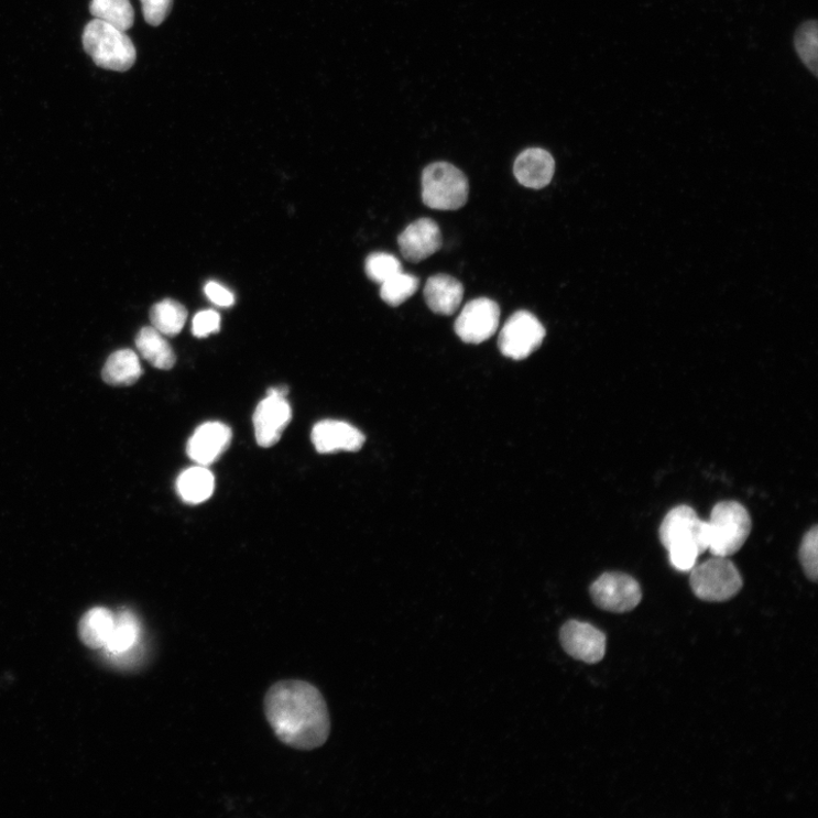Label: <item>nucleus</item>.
Masks as SVG:
<instances>
[{"label": "nucleus", "mask_w": 818, "mask_h": 818, "mask_svg": "<svg viewBox=\"0 0 818 818\" xmlns=\"http://www.w3.org/2000/svg\"><path fill=\"white\" fill-rule=\"evenodd\" d=\"M264 711L276 738L298 751H313L329 739L331 722L321 691L299 680L273 685L264 699Z\"/></svg>", "instance_id": "obj_1"}, {"label": "nucleus", "mask_w": 818, "mask_h": 818, "mask_svg": "<svg viewBox=\"0 0 818 818\" xmlns=\"http://www.w3.org/2000/svg\"><path fill=\"white\" fill-rule=\"evenodd\" d=\"M83 44L95 64L105 69L126 73L137 59L134 45L126 32L97 19L86 25Z\"/></svg>", "instance_id": "obj_2"}, {"label": "nucleus", "mask_w": 818, "mask_h": 818, "mask_svg": "<svg viewBox=\"0 0 818 818\" xmlns=\"http://www.w3.org/2000/svg\"><path fill=\"white\" fill-rule=\"evenodd\" d=\"M707 523L708 550L718 557H730L738 553L752 531L749 511L737 502H721L716 505Z\"/></svg>", "instance_id": "obj_3"}, {"label": "nucleus", "mask_w": 818, "mask_h": 818, "mask_svg": "<svg viewBox=\"0 0 818 818\" xmlns=\"http://www.w3.org/2000/svg\"><path fill=\"white\" fill-rule=\"evenodd\" d=\"M469 193L468 177L449 163H433L422 173V199L433 209H459L467 204Z\"/></svg>", "instance_id": "obj_4"}, {"label": "nucleus", "mask_w": 818, "mask_h": 818, "mask_svg": "<svg viewBox=\"0 0 818 818\" xmlns=\"http://www.w3.org/2000/svg\"><path fill=\"white\" fill-rule=\"evenodd\" d=\"M690 572L691 589L705 601H727L737 596L743 585L738 568L728 557L715 556L696 565Z\"/></svg>", "instance_id": "obj_5"}, {"label": "nucleus", "mask_w": 818, "mask_h": 818, "mask_svg": "<svg viewBox=\"0 0 818 818\" xmlns=\"http://www.w3.org/2000/svg\"><path fill=\"white\" fill-rule=\"evenodd\" d=\"M545 337L546 330L539 319L530 312L520 310L508 319L498 345L506 358L522 361L543 345Z\"/></svg>", "instance_id": "obj_6"}, {"label": "nucleus", "mask_w": 818, "mask_h": 818, "mask_svg": "<svg viewBox=\"0 0 818 818\" xmlns=\"http://www.w3.org/2000/svg\"><path fill=\"white\" fill-rule=\"evenodd\" d=\"M590 593L597 607L612 613H626L642 601L643 592L632 577L610 572L599 577L591 586Z\"/></svg>", "instance_id": "obj_7"}, {"label": "nucleus", "mask_w": 818, "mask_h": 818, "mask_svg": "<svg viewBox=\"0 0 818 818\" xmlns=\"http://www.w3.org/2000/svg\"><path fill=\"white\" fill-rule=\"evenodd\" d=\"M659 539L666 549L674 545L694 543L702 554L708 550V523L700 520L690 506L674 508L662 522Z\"/></svg>", "instance_id": "obj_8"}, {"label": "nucleus", "mask_w": 818, "mask_h": 818, "mask_svg": "<svg viewBox=\"0 0 818 818\" xmlns=\"http://www.w3.org/2000/svg\"><path fill=\"white\" fill-rule=\"evenodd\" d=\"M501 308L489 298H478L466 305L455 323V332L467 343L479 345L490 339L500 327Z\"/></svg>", "instance_id": "obj_9"}, {"label": "nucleus", "mask_w": 818, "mask_h": 818, "mask_svg": "<svg viewBox=\"0 0 818 818\" xmlns=\"http://www.w3.org/2000/svg\"><path fill=\"white\" fill-rule=\"evenodd\" d=\"M560 643L568 655L588 664L600 662L607 653V636L585 622H567L560 630Z\"/></svg>", "instance_id": "obj_10"}, {"label": "nucleus", "mask_w": 818, "mask_h": 818, "mask_svg": "<svg viewBox=\"0 0 818 818\" xmlns=\"http://www.w3.org/2000/svg\"><path fill=\"white\" fill-rule=\"evenodd\" d=\"M232 439V432L221 422H207L198 426L189 439L187 454L196 465L209 467L225 454Z\"/></svg>", "instance_id": "obj_11"}, {"label": "nucleus", "mask_w": 818, "mask_h": 818, "mask_svg": "<svg viewBox=\"0 0 818 818\" xmlns=\"http://www.w3.org/2000/svg\"><path fill=\"white\" fill-rule=\"evenodd\" d=\"M293 412L287 399L266 396L254 414L258 444L269 448L279 443L292 421Z\"/></svg>", "instance_id": "obj_12"}, {"label": "nucleus", "mask_w": 818, "mask_h": 818, "mask_svg": "<svg viewBox=\"0 0 818 818\" xmlns=\"http://www.w3.org/2000/svg\"><path fill=\"white\" fill-rule=\"evenodd\" d=\"M312 443L319 454L359 451L366 443V436L349 423L325 419L315 424Z\"/></svg>", "instance_id": "obj_13"}, {"label": "nucleus", "mask_w": 818, "mask_h": 818, "mask_svg": "<svg viewBox=\"0 0 818 818\" xmlns=\"http://www.w3.org/2000/svg\"><path fill=\"white\" fill-rule=\"evenodd\" d=\"M399 244L406 261L418 263L439 251L443 246L441 231L434 220L419 219L399 237Z\"/></svg>", "instance_id": "obj_14"}, {"label": "nucleus", "mask_w": 818, "mask_h": 818, "mask_svg": "<svg viewBox=\"0 0 818 818\" xmlns=\"http://www.w3.org/2000/svg\"><path fill=\"white\" fill-rule=\"evenodd\" d=\"M555 173L553 156L543 149L522 152L514 163L517 182L531 189H543L550 184Z\"/></svg>", "instance_id": "obj_15"}, {"label": "nucleus", "mask_w": 818, "mask_h": 818, "mask_svg": "<svg viewBox=\"0 0 818 818\" xmlns=\"http://www.w3.org/2000/svg\"><path fill=\"white\" fill-rule=\"evenodd\" d=\"M465 287L457 279L447 274L432 276L425 284L424 298L430 309L439 315L450 316L463 301Z\"/></svg>", "instance_id": "obj_16"}, {"label": "nucleus", "mask_w": 818, "mask_h": 818, "mask_svg": "<svg viewBox=\"0 0 818 818\" xmlns=\"http://www.w3.org/2000/svg\"><path fill=\"white\" fill-rule=\"evenodd\" d=\"M135 346L139 353L159 370H171L176 362L175 353L164 338L153 327L142 328L137 338Z\"/></svg>", "instance_id": "obj_17"}, {"label": "nucleus", "mask_w": 818, "mask_h": 818, "mask_svg": "<svg viewBox=\"0 0 818 818\" xmlns=\"http://www.w3.org/2000/svg\"><path fill=\"white\" fill-rule=\"evenodd\" d=\"M216 489V478L207 467H195L186 470L176 480L177 493L185 503L198 505L211 497Z\"/></svg>", "instance_id": "obj_18"}, {"label": "nucleus", "mask_w": 818, "mask_h": 818, "mask_svg": "<svg viewBox=\"0 0 818 818\" xmlns=\"http://www.w3.org/2000/svg\"><path fill=\"white\" fill-rule=\"evenodd\" d=\"M101 375L106 383L114 386L132 385L142 375L138 355L131 349L113 352L106 361Z\"/></svg>", "instance_id": "obj_19"}, {"label": "nucleus", "mask_w": 818, "mask_h": 818, "mask_svg": "<svg viewBox=\"0 0 818 818\" xmlns=\"http://www.w3.org/2000/svg\"><path fill=\"white\" fill-rule=\"evenodd\" d=\"M116 617L109 610L97 608L90 610L80 622V636L86 646L92 650L103 648L109 642Z\"/></svg>", "instance_id": "obj_20"}, {"label": "nucleus", "mask_w": 818, "mask_h": 818, "mask_svg": "<svg viewBox=\"0 0 818 818\" xmlns=\"http://www.w3.org/2000/svg\"><path fill=\"white\" fill-rule=\"evenodd\" d=\"M140 636V626L135 615L130 611H122L116 617L114 626L103 650L114 657L124 656L137 645Z\"/></svg>", "instance_id": "obj_21"}, {"label": "nucleus", "mask_w": 818, "mask_h": 818, "mask_svg": "<svg viewBox=\"0 0 818 818\" xmlns=\"http://www.w3.org/2000/svg\"><path fill=\"white\" fill-rule=\"evenodd\" d=\"M187 317L186 307L172 299L157 303L151 310L153 328L167 337L179 335L187 323Z\"/></svg>", "instance_id": "obj_22"}, {"label": "nucleus", "mask_w": 818, "mask_h": 818, "mask_svg": "<svg viewBox=\"0 0 818 818\" xmlns=\"http://www.w3.org/2000/svg\"><path fill=\"white\" fill-rule=\"evenodd\" d=\"M90 13L105 23L127 32L134 23L130 0H91Z\"/></svg>", "instance_id": "obj_23"}, {"label": "nucleus", "mask_w": 818, "mask_h": 818, "mask_svg": "<svg viewBox=\"0 0 818 818\" xmlns=\"http://www.w3.org/2000/svg\"><path fill=\"white\" fill-rule=\"evenodd\" d=\"M419 279L401 272L381 284L380 296L389 306L399 307L418 290Z\"/></svg>", "instance_id": "obj_24"}, {"label": "nucleus", "mask_w": 818, "mask_h": 818, "mask_svg": "<svg viewBox=\"0 0 818 818\" xmlns=\"http://www.w3.org/2000/svg\"><path fill=\"white\" fill-rule=\"evenodd\" d=\"M818 26L816 20L803 23L795 34V48L810 73H818Z\"/></svg>", "instance_id": "obj_25"}, {"label": "nucleus", "mask_w": 818, "mask_h": 818, "mask_svg": "<svg viewBox=\"0 0 818 818\" xmlns=\"http://www.w3.org/2000/svg\"><path fill=\"white\" fill-rule=\"evenodd\" d=\"M366 272L370 280L382 284L390 277L403 272V266L394 255L373 253L367 259Z\"/></svg>", "instance_id": "obj_26"}, {"label": "nucleus", "mask_w": 818, "mask_h": 818, "mask_svg": "<svg viewBox=\"0 0 818 818\" xmlns=\"http://www.w3.org/2000/svg\"><path fill=\"white\" fill-rule=\"evenodd\" d=\"M799 558L806 577L811 581L818 578V528L811 527L803 538Z\"/></svg>", "instance_id": "obj_27"}, {"label": "nucleus", "mask_w": 818, "mask_h": 818, "mask_svg": "<svg viewBox=\"0 0 818 818\" xmlns=\"http://www.w3.org/2000/svg\"><path fill=\"white\" fill-rule=\"evenodd\" d=\"M667 550L672 566L675 570L681 572H690L701 554L698 546L694 543L674 545Z\"/></svg>", "instance_id": "obj_28"}, {"label": "nucleus", "mask_w": 818, "mask_h": 818, "mask_svg": "<svg viewBox=\"0 0 818 818\" xmlns=\"http://www.w3.org/2000/svg\"><path fill=\"white\" fill-rule=\"evenodd\" d=\"M221 328V316L218 312L206 309L199 312L194 317L193 334L197 338H205L211 334H217Z\"/></svg>", "instance_id": "obj_29"}, {"label": "nucleus", "mask_w": 818, "mask_h": 818, "mask_svg": "<svg viewBox=\"0 0 818 818\" xmlns=\"http://www.w3.org/2000/svg\"><path fill=\"white\" fill-rule=\"evenodd\" d=\"M146 22L153 26L161 25L170 14L173 0H140Z\"/></svg>", "instance_id": "obj_30"}, {"label": "nucleus", "mask_w": 818, "mask_h": 818, "mask_svg": "<svg viewBox=\"0 0 818 818\" xmlns=\"http://www.w3.org/2000/svg\"><path fill=\"white\" fill-rule=\"evenodd\" d=\"M204 293L212 304L220 307H231L236 302L235 295L222 284L215 281H209L206 284Z\"/></svg>", "instance_id": "obj_31"}, {"label": "nucleus", "mask_w": 818, "mask_h": 818, "mask_svg": "<svg viewBox=\"0 0 818 818\" xmlns=\"http://www.w3.org/2000/svg\"><path fill=\"white\" fill-rule=\"evenodd\" d=\"M288 394H290V389L284 385L270 388L268 390V396L287 399Z\"/></svg>", "instance_id": "obj_32"}]
</instances>
